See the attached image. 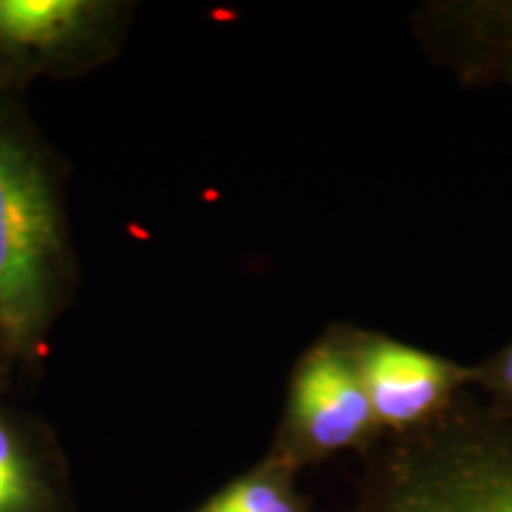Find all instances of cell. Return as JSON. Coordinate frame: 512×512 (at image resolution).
I'll return each mask as SVG.
<instances>
[{
    "label": "cell",
    "mask_w": 512,
    "mask_h": 512,
    "mask_svg": "<svg viewBox=\"0 0 512 512\" xmlns=\"http://www.w3.org/2000/svg\"><path fill=\"white\" fill-rule=\"evenodd\" d=\"M57 254L60 230L46 171L0 121V332L15 349L43 328Z\"/></svg>",
    "instance_id": "1"
},
{
    "label": "cell",
    "mask_w": 512,
    "mask_h": 512,
    "mask_svg": "<svg viewBox=\"0 0 512 512\" xmlns=\"http://www.w3.org/2000/svg\"><path fill=\"white\" fill-rule=\"evenodd\" d=\"M401 512H512V463L463 467L422 484Z\"/></svg>",
    "instance_id": "4"
},
{
    "label": "cell",
    "mask_w": 512,
    "mask_h": 512,
    "mask_svg": "<svg viewBox=\"0 0 512 512\" xmlns=\"http://www.w3.org/2000/svg\"><path fill=\"white\" fill-rule=\"evenodd\" d=\"M361 382L373 413L399 425L430 411L444 389V368L418 349L382 342L368 351Z\"/></svg>",
    "instance_id": "3"
},
{
    "label": "cell",
    "mask_w": 512,
    "mask_h": 512,
    "mask_svg": "<svg viewBox=\"0 0 512 512\" xmlns=\"http://www.w3.org/2000/svg\"><path fill=\"white\" fill-rule=\"evenodd\" d=\"M294 411L306 437L323 448L354 441L373 415L361 377L332 351L306 361L294 387Z\"/></svg>",
    "instance_id": "2"
},
{
    "label": "cell",
    "mask_w": 512,
    "mask_h": 512,
    "mask_svg": "<svg viewBox=\"0 0 512 512\" xmlns=\"http://www.w3.org/2000/svg\"><path fill=\"white\" fill-rule=\"evenodd\" d=\"M505 380H508V384L512 387V354L508 358V363H505Z\"/></svg>",
    "instance_id": "8"
},
{
    "label": "cell",
    "mask_w": 512,
    "mask_h": 512,
    "mask_svg": "<svg viewBox=\"0 0 512 512\" xmlns=\"http://www.w3.org/2000/svg\"><path fill=\"white\" fill-rule=\"evenodd\" d=\"M204 512H294V508L273 484L240 482Z\"/></svg>",
    "instance_id": "7"
},
{
    "label": "cell",
    "mask_w": 512,
    "mask_h": 512,
    "mask_svg": "<svg viewBox=\"0 0 512 512\" xmlns=\"http://www.w3.org/2000/svg\"><path fill=\"white\" fill-rule=\"evenodd\" d=\"M91 5L81 0H0V43L46 48L81 27Z\"/></svg>",
    "instance_id": "5"
},
{
    "label": "cell",
    "mask_w": 512,
    "mask_h": 512,
    "mask_svg": "<svg viewBox=\"0 0 512 512\" xmlns=\"http://www.w3.org/2000/svg\"><path fill=\"white\" fill-rule=\"evenodd\" d=\"M34 484L29 465L15 437L0 422V512H24L31 505Z\"/></svg>",
    "instance_id": "6"
}]
</instances>
